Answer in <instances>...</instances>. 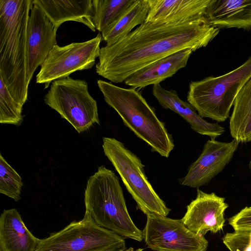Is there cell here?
I'll return each instance as SVG.
<instances>
[{
  "instance_id": "cell-1",
  "label": "cell",
  "mask_w": 251,
  "mask_h": 251,
  "mask_svg": "<svg viewBox=\"0 0 251 251\" xmlns=\"http://www.w3.org/2000/svg\"><path fill=\"white\" fill-rule=\"evenodd\" d=\"M220 30L204 16L165 24L145 22L100 48L96 73L111 82H123L137 71L176 52L206 47Z\"/></svg>"
},
{
  "instance_id": "cell-2",
  "label": "cell",
  "mask_w": 251,
  "mask_h": 251,
  "mask_svg": "<svg viewBox=\"0 0 251 251\" xmlns=\"http://www.w3.org/2000/svg\"><path fill=\"white\" fill-rule=\"evenodd\" d=\"M32 0H0V78L15 100H27V26Z\"/></svg>"
},
{
  "instance_id": "cell-3",
  "label": "cell",
  "mask_w": 251,
  "mask_h": 251,
  "mask_svg": "<svg viewBox=\"0 0 251 251\" xmlns=\"http://www.w3.org/2000/svg\"><path fill=\"white\" fill-rule=\"evenodd\" d=\"M98 87L107 104L121 118L124 125L161 156L168 157L175 145L164 123L136 89L117 86L101 79Z\"/></svg>"
},
{
  "instance_id": "cell-4",
  "label": "cell",
  "mask_w": 251,
  "mask_h": 251,
  "mask_svg": "<svg viewBox=\"0 0 251 251\" xmlns=\"http://www.w3.org/2000/svg\"><path fill=\"white\" fill-rule=\"evenodd\" d=\"M85 212L100 226L139 242L143 231L133 222L126 206L119 179L104 166L90 176L84 192Z\"/></svg>"
},
{
  "instance_id": "cell-5",
  "label": "cell",
  "mask_w": 251,
  "mask_h": 251,
  "mask_svg": "<svg viewBox=\"0 0 251 251\" xmlns=\"http://www.w3.org/2000/svg\"><path fill=\"white\" fill-rule=\"evenodd\" d=\"M251 77V56L228 73L191 81L187 101L201 117L224 122L229 117L237 95Z\"/></svg>"
},
{
  "instance_id": "cell-6",
  "label": "cell",
  "mask_w": 251,
  "mask_h": 251,
  "mask_svg": "<svg viewBox=\"0 0 251 251\" xmlns=\"http://www.w3.org/2000/svg\"><path fill=\"white\" fill-rule=\"evenodd\" d=\"M102 141L105 155L136 202L137 208L146 215L156 214L167 217L171 209L149 181L140 159L115 138L105 137Z\"/></svg>"
},
{
  "instance_id": "cell-7",
  "label": "cell",
  "mask_w": 251,
  "mask_h": 251,
  "mask_svg": "<svg viewBox=\"0 0 251 251\" xmlns=\"http://www.w3.org/2000/svg\"><path fill=\"white\" fill-rule=\"evenodd\" d=\"M123 237L101 227L85 212L84 217L40 239L35 251H124Z\"/></svg>"
},
{
  "instance_id": "cell-8",
  "label": "cell",
  "mask_w": 251,
  "mask_h": 251,
  "mask_svg": "<svg viewBox=\"0 0 251 251\" xmlns=\"http://www.w3.org/2000/svg\"><path fill=\"white\" fill-rule=\"evenodd\" d=\"M45 103L71 124L78 133L100 125L97 103L85 80L70 76L53 81L44 99Z\"/></svg>"
},
{
  "instance_id": "cell-9",
  "label": "cell",
  "mask_w": 251,
  "mask_h": 251,
  "mask_svg": "<svg viewBox=\"0 0 251 251\" xmlns=\"http://www.w3.org/2000/svg\"><path fill=\"white\" fill-rule=\"evenodd\" d=\"M101 33L88 41L55 45L36 75V83L47 88L53 81L64 78L74 72L91 69L100 54Z\"/></svg>"
},
{
  "instance_id": "cell-10",
  "label": "cell",
  "mask_w": 251,
  "mask_h": 251,
  "mask_svg": "<svg viewBox=\"0 0 251 251\" xmlns=\"http://www.w3.org/2000/svg\"><path fill=\"white\" fill-rule=\"evenodd\" d=\"M143 234L147 247L156 251H206L208 246L203 236L190 231L181 219L156 214L147 215Z\"/></svg>"
},
{
  "instance_id": "cell-11",
  "label": "cell",
  "mask_w": 251,
  "mask_h": 251,
  "mask_svg": "<svg viewBox=\"0 0 251 251\" xmlns=\"http://www.w3.org/2000/svg\"><path fill=\"white\" fill-rule=\"evenodd\" d=\"M239 143L235 139L229 142L214 139L207 141L199 157L189 166L186 176L178 180L179 183L197 188L208 184L231 160Z\"/></svg>"
},
{
  "instance_id": "cell-12",
  "label": "cell",
  "mask_w": 251,
  "mask_h": 251,
  "mask_svg": "<svg viewBox=\"0 0 251 251\" xmlns=\"http://www.w3.org/2000/svg\"><path fill=\"white\" fill-rule=\"evenodd\" d=\"M228 206L225 198L197 188L196 198L187 205L181 220L185 227L196 235L204 236L208 231L216 233L223 229L225 211Z\"/></svg>"
},
{
  "instance_id": "cell-13",
  "label": "cell",
  "mask_w": 251,
  "mask_h": 251,
  "mask_svg": "<svg viewBox=\"0 0 251 251\" xmlns=\"http://www.w3.org/2000/svg\"><path fill=\"white\" fill-rule=\"evenodd\" d=\"M27 26L26 74L28 83L33 74L57 45V29L43 11L32 2Z\"/></svg>"
},
{
  "instance_id": "cell-14",
  "label": "cell",
  "mask_w": 251,
  "mask_h": 251,
  "mask_svg": "<svg viewBox=\"0 0 251 251\" xmlns=\"http://www.w3.org/2000/svg\"><path fill=\"white\" fill-rule=\"evenodd\" d=\"M152 94L163 108L182 117L195 132L214 139L225 132L224 127L218 123H209L201 117L189 102L180 99L175 90H166L157 84L153 85Z\"/></svg>"
},
{
  "instance_id": "cell-15",
  "label": "cell",
  "mask_w": 251,
  "mask_h": 251,
  "mask_svg": "<svg viewBox=\"0 0 251 251\" xmlns=\"http://www.w3.org/2000/svg\"><path fill=\"white\" fill-rule=\"evenodd\" d=\"M204 17L215 28L251 30V0H211Z\"/></svg>"
},
{
  "instance_id": "cell-16",
  "label": "cell",
  "mask_w": 251,
  "mask_h": 251,
  "mask_svg": "<svg viewBox=\"0 0 251 251\" xmlns=\"http://www.w3.org/2000/svg\"><path fill=\"white\" fill-rule=\"evenodd\" d=\"M57 29L64 22L81 23L92 31L96 29L92 21V0H33Z\"/></svg>"
},
{
  "instance_id": "cell-17",
  "label": "cell",
  "mask_w": 251,
  "mask_h": 251,
  "mask_svg": "<svg viewBox=\"0 0 251 251\" xmlns=\"http://www.w3.org/2000/svg\"><path fill=\"white\" fill-rule=\"evenodd\" d=\"M211 0H149L145 22L174 23L204 16Z\"/></svg>"
},
{
  "instance_id": "cell-18",
  "label": "cell",
  "mask_w": 251,
  "mask_h": 251,
  "mask_svg": "<svg viewBox=\"0 0 251 251\" xmlns=\"http://www.w3.org/2000/svg\"><path fill=\"white\" fill-rule=\"evenodd\" d=\"M193 52L191 49L176 52L134 73L124 82L135 89L160 84L184 68Z\"/></svg>"
},
{
  "instance_id": "cell-19",
  "label": "cell",
  "mask_w": 251,
  "mask_h": 251,
  "mask_svg": "<svg viewBox=\"0 0 251 251\" xmlns=\"http://www.w3.org/2000/svg\"><path fill=\"white\" fill-rule=\"evenodd\" d=\"M39 239L27 229L15 208L0 216V251H35Z\"/></svg>"
},
{
  "instance_id": "cell-20",
  "label": "cell",
  "mask_w": 251,
  "mask_h": 251,
  "mask_svg": "<svg viewBox=\"0 0 251 251\" xmlns=\"http://www.w3.org/2000/svg\"><path fill=\"white\" fill-rule=\"evenodd\" d=\"M149 10V0H135L117 21L101 32L102 40L110 45L122 39L145 22Z\"/></svg>"
},
{
  "instance_id": "cell-21",
  "label": "cell",
  "mask_w": 251,
  "mask_h": 251,
  "mask_svg": "<svg viewBox=\"0 0 251 251\" xmlns=\"http://www.w3.org/2000/svg\"><path fill=\"white\" fill-rule=\"evenodd\" d=\"M229 120L231 136L238 143L251 141V77L237 95Z\"/></svg>"
},
{
  "instance_id": "cell-22",
  "label": "cell",
  "mask_w": 251,
  "mask_h": 251,
  "mask_svg": "<svg viewBox=\"0 0 251 251\" xmlns=\"http://www.w3.org/2000/svg\"><path fill=\"white\" fill-rule=\"evenodd\" d=\"M135 0H92V21L101 32L112 25Z\"/></svg>"
},
{
  "instance_id": "cell-23",
  "label": "cell",
  "mask_w": 251,
  "mask_h": 251,
  "mask_svg": "<svg viewBox=\"0 0 251 251\" xmlns=\"http://www.w3.org/2000/svg\"><path fill=\"white\" fill-rule=\"evenodd\" d=\"M23 106L12 97L0 78V123L21 126L23 121Z\"/></svg>"
},
{
  "instance_id": "cell-24",
  "label": "cell",
  "mask_w": 251,
  "mask_h": 251,
  "mask_svg": "<svg viewBox=\"0 0 251 251\" xmlns=\"http://www.w3.org/2000/svg\"><path fill=\"white\" fill-rule=\"evenodd\" d=\"M22 177L0 154V193L15 201L21 199Z\"/></svg>"
},
{
  "instance_id": "cell-25",
  "label": "cell",
  "mask_w": 251,
  "mask_h": 251,
  "mask_svg": "<svg viewBox=\"0 0 251 251\" xmlns=\"http://www.w3.org/2000/svg\"><path fill=\"white\" fill-rule=\"evenodd\" d=\"M222 241L230 251H251V227L227 233Z\"/></svg>"
},
{
  "instance_id": "cell-26",
  "label": "cell",
  "mask_w": 251,
  "mask_h": 251,
  "mask_svg": "<svg viewBox=\"0 0 251 251\" xmlns=\"http://www.w3.org/2000/svg\"><path fill=\"white\" fill-rule=\"evenodd\" d=\"M234 230L251 227V206L246 207L228 219Z\"/></svg>"
},
{
  "instance_id": "cell-27",
  "label": "cell",
  "mask_w": 251,
  "mask_h": 251,
  "mask_svg": "<svg viewBox=\"0 0 251 251\" xmlns=\"http://www.w3.org/2000/svg\"><path fill=\"white\" fill-rule=\"evenodd\" d=\"M124 251H142V249H138L137 250H134L133 248L130 247L128 249H126Z\"/></svg>"
},
{
  "instance_id": "cell-28",
  "label": "cell",
  "mask_w": 251,
  "mask_h": 251,
  "mask_svg": "<svg viewBox=\"0 0 251 251\" xmlns=\"http://www.w3.org/2000/svg\"><path fill=\"white\" fill-rule=\"evenodd\" d=\"M249 168L251 170V161H250V164H249Z\"/></svg>"
}]
</instances>
